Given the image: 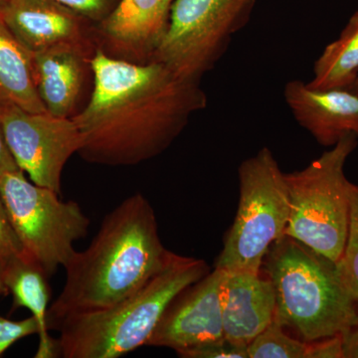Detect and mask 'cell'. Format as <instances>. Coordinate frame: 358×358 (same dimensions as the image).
<instances>
[{"instance_id":"6da1fadb","label":"cell","mask_w":358,"mask_h":358,"mask_svg":"<svg viewBox=\"0 0 358 358\" xmlns=\"http://www.w3.org/2000/svg\"><path fill=\"white\" fill-rule=\"evenodd\" d=\"M94 89L72 119L81 134L80 157L91 164L136 166L162 155L206 109L199 81L185 79L159 61L133 62L96 49L90 59Z\"/></svg>"},{"instance_id":"7a4b0ae2","label":"cell","mask_w":358,"mask_h":358,"mask_svg":"<svg viewBox=\"0 0 358 358\" xmlns=\"http://www.w3.org/2000/svg\"><path fill=\"white\" fill-rule=\"evenodd\" d=\"M152 204L134 193L103 217L88 248L75 251L64 267L66 281L48 310L49 329L68 315L112 307L138 291L166 265Z\"/></svg>"},{"instance_id":"3957f363","label":"cell","mask_w":358,"mask_h":358,"mask_svg":"<svg viewBox=\"0 0 358 358\" xmlns=\"http://www.w3.org/2000/svg\"><path fill=\"white\" fill-rule=\"evenodd\" d=\"M210 272L202 259L171 252L166 265L112 307L68 315L56 331L64 358H119L147 346L169 303Z\"/></svg>"},{"instance_id":"277c9868","label":"cell","mask_w":358,"mask_h":358,"mask_svg":"<svg viewBox=\"0 0 358 358\" xmlns=\"http://www.w3.org/2000/svg\"><path fill=\"white\" fill-rule=\"evenodd\" d=\"M274 287L275 320L312 343L358 326V307L338 262L284 235L268 249L262 268Z\"/></svg>"},{"instance_id":"5b68a950","label":"cell","mask_w":358,"mask_h":358,"mask_svg":"<svg viewBox=\"0 0 358 358\" xmlns=\"http://www.w3.org/2000/svg\"><path fill=\"white\" fill-rule=\"evenodd\" d=\"M357 141L348 134L305 169L285 173L289 204L285 235L334 262L348 239L352 183L345 167Z\"/></svg>"},{"instance_id":"8992f818","label":"cell","mask_w":358,"mask_h":358,"mask_svg":"<svg viewBox=\"0 0 358 358\" xmlns=\"http://www.w3.org/2000/svg\"><path fill=\"white\" fill-rule=\"evenodd\" d=\"M238 179L236 216L214 268L258 275L268 249L284 236L288 225L286 176L272 150L263 148L241 162Z\"/></svg>"},{"instance_id":"52a82bcc","label":"cell","mask_w":358,"mask_h":358,"mask_svg":"<svg viewBox=\"0 0 358 358\" xmlns=\"http://www.w3.org/2000/svg\"><path fill=\"white\" fill-rule=\"evenodd\" d=\"M0 195L26 256L51 278L75 253L89 232L90 219L76 201L30 182L22 171L0 176Z\"/></svg>"},{"instance_id":"ba28073f","label":"cell","mask_w":358,"mask_h":358,"mask_svg":"<svg viewBox=\"0 0 358 358\" xmlns=\"http://www.w3.org/2000/svg\"><path fill=\"white\" fill-rule=\"evenodd\" d=\"M258 0H174L169 29L152 60L200 81L249 22Z\"/></svg>"},{"instance_id":"9c48e42d","label":"cell","mask_w":358,"mask_h":358,"mask_svg":"<svg viewBox=\"0 0 358 358\" xmlns=\"http://www.w3.org/2000/svg\"><path fill=\"white\" fill-rule=\"evenodd\" d=\"M0 122L7 147L20 171L35 185L60 194L66 164L82 145L74 120L4 106L0 107Z\"/></svg>"},{"instance_id":"30bf717a","label":"cell","mask_w":358,"mask_h":358,"mask_svg":"<svg viewBox=\"0 0 358 358\" xmlns=\"http://www.w3.org/2000/svg\"><path fill=\"white\" fill-rule=\"evenodd\" d=\"M225 270L214 268L169 303L147 346L176 353L224 338L222 285Z\"/></svg>"},{"instance_id":"8fae6325","label":"cell","mask_w":358,"mask_h":358,"mask_svg":"<svg viewBox=\"0 0 358 358\" xmlns=\"http://www.w3.org/2000/svg\"><path fill=\"white\" fill-rule=\"evenodd\" d=\"M174 0H120L101 20L100 35L115 55L152 61L166 36Z\"/></svg>"},{"instance_id":"7c38bea8","label":"cell","mask_w":358,"mask_h":358,"mask_svg":"<svg viewBox=\"0 0 358 358\" xmlns=\"http://www.w3.org/2000/svg\"><path fill=\"white\" fill-rule=\"evenodd\" d=\"M284 98L296 122L322 147L343 136L358 140V96L348 89L315 90L301 80L285 85Z\"/></svg>"},{"instance_id":"4fadbf2b","label":"cell","mask_w":358,"mask_h":358,"mask_svg":"<svg viewBox=\"0 0 358 358\" xmlns=\"http://www.w3.org/2000/svg\"><path fill=\"white\" fill-rule=\"evenodd\" d=\"M0 17L31 53L60 44H88L86 18L52 0H3Z\"/></svg>"},{"instance_id":"5bb4252c","label":"cell","mask_w":358,"mask_h":358,"mask_svg":"<svg viewBox=\"0 0 358 358\" xmlns=\"http://www.w3.org/2000/svg\"><path fill=\"white\" fill-rule=\"evenodd\" d=\"M225 272L222 285L224 338L248 348L275 320L274 287L261 274Z\"/></svg>"},{"instance_id":"9a60e30c","label":"cell","mask_w":358,"mask_h":358,"mask_svg":"<svg viewBox=\"0 0 358 358\" xmlns=\"http://www.w3.org/2000/svg\"><path fill=\"white\" fill-rule=\"evenodd\" d=\"M88 44H60L33 54L35 83L49 114L71 117L83 85Z\"/></svg>"},{"instance_id":"2e32d148","label":"cell","mask_w":358,"mask_h":358,"mask_svg":"<svg viewBox=\"0 0 358 358\" xmlns=\"http://www.w3.org/2000/svg\"><path fill=\"white\" fill-rule=\"evenodd\" d=\"M4 285L13 296V308H25L38 324L39 345L36 358H54L59 355L57 339L49 334L48 310L51 289L48 275L38 264L26 255L15 257L0 265Z\"/></svg>"},{"instance_id":"e0dca14e","label":"cell","mask_w":358,"mask_h":358,"mask_svg":"<svg viewBox=\"0 0 358 358\" xmlns=\"http://www.w3.org/2000/svg\"><path fill=\"white\" fill-rule=\"evenodd\" d=\"M46 113L35 83L33 54L0 17V107Z\"/></svg>"},{"instance_id":"ac0fdd59","label":"cell","mask_w":358,"mask_h":358,"mask_svg":"<svg viewBox=\"0 0 358 358\" xmlns=\"http://www.w3.org/2000/svg\"><path fill=\"white\" fill-rule=\"evenodd\" d=\"M358 74V9L338 39L327 45L313 66L307 83L315 90L348 89Z\"/></svg>"},{"instance_id":"d6986e66","label":"cell","mask_w":358,"mask_h":358,"mask_svg":"<svg viewBox=\"0 0 358 358\" xmlns=\"http://www.w3.org/2000/svg\"><path fill=\"white\" fill-rule=\"evenodd\" d=\"M277 320H273L248 345L249 358H306L307 341L289 336Z\"/></svg>"},{"instance_id":"ffe728a7","label":"cell","mask_w":358,"mask_h":358,"mask_svg":"<svg viewBox=\"0 0 358 358\" xmlns=\"http://www.w3.org/2000/svg\"><path fill=\"white\" fill-rule=\"evenodd\" d=\"M338 264L341 277L358 307V185L353 183L348 239Z\"/></svg>"},{"instance_id":"44dd1931","label":"cell","mask_w":358,"mask_h":358,"mask_svg":"<svg viewBox=\"0 0 358 358\" xmlns=\"http://www.w3.org/2000/svg\"><path fill=\"white\" fill-rule=\"evenodd\" d=\"M182 358H249L247 346L231 343L225 338L178 352Z\"/></svg>"},{"instance_id":"7402d4cb","label":"cell","mask_w":358,"mask_h":358,"mask_svg":"<svg viewBox=\"0 0 358 358\" xmlns=\"http://www.w3.org/2000/svg\"><path fill=\"white\" fill-rule=\"evenodd\" d=\"M35 334H38V324L34 317L10 320L0 315V357L16 341Z\"/></svg>"},{"instance_id":"603a6c76","label":"cell","mask_w":358,"mask_h":358,"mask_svg":"<svg viewBox=\"0 0 358 358\" xmlns=\"http://www.w3.org/2000/svg\"><path fill=\"white\" fill-rule=\"evenodd\" d=\"M22 255H25L22 245L11 225L6 205L0 195V265Z\"/></svg>"},{"instance_id":"cb8c5ba5","label":"cell","mask_w":358,"mask_h":358,"mask_svg":"<svg viewBox=\"0 0 358 358\" xmlns=\"http://www.w3.org/2000/svg\"><path fill=\"white\" fill-rule=\"evenodd\" d=\"M86 20H102L110 13L113 0H52Z\"/></svg>"},{"instance_id":"d4e9b609","label":"cell","mask_w":358,"mask_h":358,"mask_svg":"<svg viewBox=\"0 0 358 358\" xmlns=\"http://www.w3.org/2000/svg\"><path fill=\"white\" fill-rule=\"evenodd\" d=\"M306 358H343V336L338 334L308 343Z\"/></svg>"},{"instance_id":"484cf974","label":"cell","mask_w":358,"mask_h":358,"mask_svg":"<svg viewBox=\"0 0 358 358\" xmlns=\"http://www.w3.org/2000/svg\"><path fill=\"white\" fill-rule=\"evenodd\" d=\"M20 171V167L16 164L13 155L9 152L7 147L3 131H2L1 122H0V176L9 171Z\"/></svg>"},{"instance_id":"4316f807","label":"cell","mask_w":358,"mask_h":358,"mask_svg":"<svg viewBox=\"0 0 358 358\" xmlns=\"http://www.w3.org/2000/svg\"><path fill=\"white\" fill-rule=\"evenodd\" d=\"M343 358H358V326L343 334Z\"/></svg>"},{"instance_id":"83f0119b","label":"cell","mask_w":358,"mask_h":358,"mask_svg":"<svg viewBox=\"0 0 358 358\" xmlns=\"http://www.w3.org/2000/svg\"><path fill=\"white\" fill-rule=\"evenodd\" d=\"M7 289L6 285H4L3 278H2L1 267H0V294L6 293Z\"/></svg>"},{"instance_id":"f1b7e54d","label":"cell","mask_w":358,"mask_h":358,"mask_svg":"<svg viewBox=\"0 0 358 358\" xmlns=\"http://www.w3.org/2000/svg\"><path fill=\"white\" fill-rule=\"evenodd\" d=\"M348 90H350V91H352V93H355V95L358 96V74L357 79L355 80V82H353L352 86H350V88H348Z\"/></svg>"},{"instance_id":"f546056e","label":"cell","mask_w":358,"mask_h":358,"mask_svg":"<svg viewBox=\"0 0 358 358\" xmlns=\"http://www.w3.org/2000/svg\"><path fill=\"white\" fill-rule=\"evenodd\" d=\"M3 1V0H0V2Z\"/></svg>"}]
</instances>
